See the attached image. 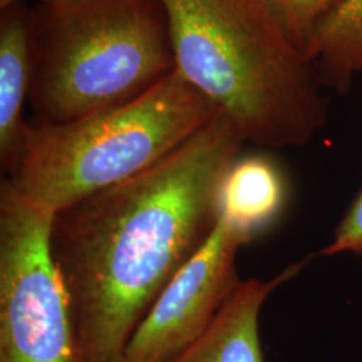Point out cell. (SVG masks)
<instances>
[{
  "label": "cell",
  "instance_id": "cell-1",
  "mask_svg": "<svg viewBox=\"0 0 362 362\" xmlns=\"http://www.w3.org/2000/svg\"><path fill=\"white\" fill-rule=\"evenodd\" d=\"M243 134L218 110L143 173L52 216V250L86 362H118L156 298L218 223V191Z\"/></svg>",
  "mask_w": 362,
  "mask_h": 362
},
{
  "label": "cell",
  "instance_id": "cell-2",
  "mask_svg": "<svg viewBox=\"0 0 362 362\" xmlns=\"http://www.w3.org/2000/svg\"><path fill=\"white\" fill-rule=\"evenodd\" d=\"M175 69L228 117L245 140L267 148L309 143L326 100L311 64L262 0H161Z\"/></svg>",
  "mask_w": 362,
  "mask_h": 362
},
{
  "label": "cell",
  "instance_id": "cell-3",
  "mask_svg": "<svg viewBox=\"0 0 362 362\" xmlns=\"http://www.w3.org/2000/svg\"><path fill=\"white\" fill-rule=\"evenodd\" d=\"M31 42L30 98L46 124L127 104L175 69L161 0H49Z\"/></svg>",
  "mask_w": 362,
  "mask_h": 362
},
{
  "label": "cell",
  "instance_id": "cell-4",
  "mask_svg": "<svg viewBox=\"0 0 362 362\" xmlns=\"http://www.w3.org/2000/svg\"><path fill=\"white\" fill-rule=\"evenodd\" d=\"M216 112L173 69L127 104L28 127L21 160L7 180L30 202L57 214L153 167Z\"/></svg>",
  "mask_w": 362,
  "mask_h": 362
},
{
  "label": "cell",
  "instance_id": "cell-5",
  "mask_svg": "<svg viewBox=\"0 0 362 362\" xmlns=\"http://www.w3.org/2000/svg\"><path fill=\"white\" fill-rule=\"evenodd\" d=\"M54 214L0 185V362H86L52 250Z\"/></svg>",
  "mask_w": 362,
  "mask_h": 362
},
{
  "label": "cell",
  "instance_id": "cell-6",
  "mask_svg": "<svg viewBox=\"0 0 362 362\" xmlns=\"http://www.w3.org/2000/svg\"><path fill=\"white\" fill-rule=\"evenodd\" d=\"M243 246L218 218L206 243L156 298L118 362H169L192 345L242 282L235 258Z\"/></svg>",
  "mask_w": 362,
  "mask_h": 362
},
{
  "label": "cell",
  "instance_id": "cell-7",
  "mask_svg": "<svg viewBox=\"0 0 362 362\" xmlns=\"http://www.w3.org/2000/svg\"><path fill=\"white\" fill-rule=\"evenodd\" d=\"M287 266L272 279L242 281L207 330L169 362H266L259 334L260 311L272 293L303 269Z\"/></svg>",
  "mask_w": 362,
  "mask_h": 362
},
{
  "label": "cell",
  "instance_id": "cell-8",
  "mask_svg": "<svg viewBox=\"0 0 362 362\" xmlns=\"http://www.w3.org/2000/svg\"><path fill=\"white\" fill-rule=\"evenodd\" d=\"M288 197L285 172L266 155L238 157L218 191V218L251 243L279 219Z\"/></svg>",
  "mask_w": 362,
  "mask_h": 362
},
{
  "label": "cell",
  "instance_id": "cell-9",
  "mask_svg": "<svg viewBox=\"0 0 362 362\" xmlns=\"http://www.w3.org/2000/svg\"><path fill=\"white\" fill-rule=\"evenodd\" d=\"M26 21L16 11L1 18L0 26V164L6 175L16 168L28 125L23 104L31 86L33 49Z\"/></svg>",
  "mask_w": 362,
  "mask_h": 362
},
{
  "label": "cell",
  "instance_id": "cell-10",
  "mask_svg": "<svg viewBox=\"0 0 362 362\" xmlns=\"http://www.w3.org/2000/svg\"><path fill=\"white\" fill-rule=\"evenodd\" d=\"M309 62L318 64L322 82L345 91L362 73V0H339L314 31Z\"/></svg>",
  "mask_w": 362,
  "mask_h": 362
},
{
  "label": "cell",
  "instance_id": "cell-11",
  "mask_svg": "<svg viewBox=\"0 0 362 362\" xmlns=\"http://www.w3.org/2000/svg\"><path fill=\"white\" fill-rule=\"evenodd\" d=\"M338 1L339 0H262L286 37L306 59L315 28Z\"/></svg>",
  "mask_w": 362,
  "mask_h": 362
},
{
  "label": "cell",
  "instance_id": "cell-12",
  "mask_svg": "<svg viewBox=\"0 0 362 362\" xmlns=\"http://www.w3.org/2000/svg\"><path fill=\"white\" fill-rule=\"evenodd\" d=\"M344 252L362 255V187L339 221L333 240L325 247L321 255L333 257Z\"/></svg>",
  "mask_w": 362,
  "mask_h": 362
},
{
  "label": "cell",
  "instance_id": "cell-13",
  "mask_svg": "<svg viewBox=\"0 0 362 362\" xmlns=\"http://www.w3.org/2000/svg\"><path fill=\"white\" fill-rule=\"evenodd\" d=\"M16 1H19V0H0V7H1L3 10H7L8 7L13 6Z\"/></svg>",
  "mask_w": 362,
  "mask_h": 362
},
{
  "label": "cell",
  "instance_id": "cell-14",
  "mask_svg": "<svg viewBox=\"0 0 362 362\" xmlns=\"http://www.w3.org/2000/svg\"><path fill=\"white\" fill-rule=\"evenodd\" d=\"M43 1H49V0H43Z\"/></svg>",
  "mask_w": 362,
  "mask_h": 362
}]
</instances>
